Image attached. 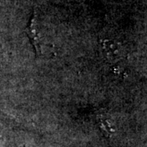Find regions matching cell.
<instances>
[{"label":"cell","mask_w":147,"mask_h":147,"mask_svg":"<svg viewBox=\"0 0 147 147\" xmlns=\"http://www.w3.org/2000/svg\"><path fill=\"white\" fill-rule=\"evenodd\" d=\"M102 54L106 61L111 63L119 61L123 57L124 52L120 45L112 40L105 39L101 43Z\"/></svg>","instance_id":"1"},{"label":"cell","mask_w":147,"mask_h":147,"mask_svg":"<svg viewBox=\"0 0 147 147\" xmlns=\"http://www.w3.org/2000/svg\"><path fill=\"white\" fill-rule=\"evenodd\" d=\"M27 35L30 38L32 45L34 47V51L37 56L42 55V50H41V42H40V36L38 30V26H37L36 20V12L35 11H33L30 21L28 23L26 29Z\"/></svg>","instance_id":"2"},{"label":"cell","mask_w":147,"mask_h":147,"mask_svg":"<svg viewBox=\"0 0 147 147\" xmlns=\"http://www.w3.org/2000/svg\"><path fill=\"white\" fill-rule=\"evenodd\" d=\"M99 126L101 131L104 132L105 136L107 137H109L111 135L112 132H114V130L112 129V127L110 126L109 121L104 119H99Z\"/></svg>","instance_id":"3"}]
</instances>
